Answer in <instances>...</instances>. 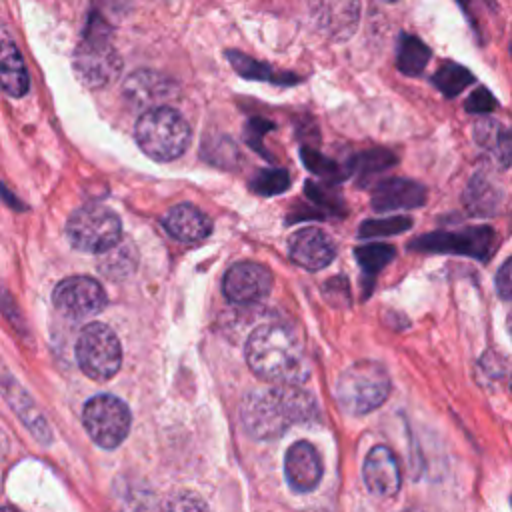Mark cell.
<instances>
[{
  "label": "cell",
  "mask_w": 512,
  "mask_h": 512,
  "mask_svg": "<svg viewBox=\"0 0 512 512\" xmlns=\"http://www.w3.org/2000/svg\"><path fill=\"white\" fill-rule=\"evenodd\" d=\"M316 414L312 394L298 384H276L248 392L240 402V420L246 432L258 440H272L292 424L308 422Z\"/></svg>",
  "instance_id": "cell-1"
},
{
  "label": "cell",
  "mask_w": 512,
  "mask_h": 512,
  "mask_svg": "<svg viewBox=\"0 0 512 512\" xmlns=\"http://www.w3.org/2000/svg\"><path fill=\"white\" fill-rule=\"evenodd\" d=\"M246 362L262 380L298 384L306 374V354L298 332L288 324H262L248 336Z\"/></svg>",
  "instance_id": "cell-2"
},
{
  "label": "cell",
  "mask_w": 512,
  "mask_h": 512,
  "mask_svg": "<svg viewBox=\"0 0 512 512\" xmlns=\"http://www.w3.org/2000/svg\"><path fill=\"white\" fill-rule=\"evenodd\" d=\"M72 66L86 88H102L118 78L122 58L112 44V28L100 14H90L74 50Z\"/></svg>",
  "instance_id": "cell-3"
},
{
  "label": "cell",
  "mask_w": 512,
  "mask_h": 512,
  "mask_svg": "<svg viewBox=\"0 0 512 512\" xmlns=\"http://www.w3.org/2000/svg\"><path fill=\"white\" fill-rule=\"evenodd\" d=\"M136 142L146 156L158 162L180 158L190 144V126L186 118L170 106L144 110L134 130Z\"/></svg>",
  "instance_id": "cell-4"
},
{
  "label": "cell",
  "mask_w": 512,
  "mask_h": 512,
  "mask_svg": "<svg viewBox=\"0 0 512 512\" xmlns=\"http://www.w3.org/2000/svg\"><path fill=\"white\" fill-rule=\"evenodd\" d=\"M390 392V378L382 364L360 360L348 366L336 382L338 404L350 414H366L376 410Z\"/></svg>",
  "instance_id": "cell-5"
},
{
  "label": "cell",
  "mask_w": 512,
  "mask_h": 512,
  "mask_svg": "<svg viewBox=\"0 0 512 512\" xmlns=\"http://www.w3.org/2000/svg\"><path fill=\"white\" fill-rule=\"evenodd\" d=\"M66 236L78 250L104 254L120 242L122 224L110 208L102 204H86L70 214Z\"/></svg>",
  "instance_id": "cell-6"
},
{
  "label": "cell",
  "mask_w": 512,
  "mask_h": 512,
  "mask_svg": "<svg viewBox=\"0 0 512 512\" xmlns=\"http://www.w3.org/2000/svg\"><path fill=\"white\" fill-rule=\"evenodd\" d=\"M76 360L88 378L96 382L110 380L122 364V346L116 332L102 322L84 326L76 340Z\"/></svg>",
  "instance_id": "cell-7"
},
{
  "label": "cell",
  "mask_w": 512,
  "mask_h": 512,
  "mask_svg": "<svg viewBox=\"0 0 512 512\" xmlns=\"http://www.w3.org/2000/svg\"><path fill=\"white\" fill-rule=\"evenodd\" d=\"M82 422L88 436L102 448H116L130 432V410L128 406L112 396L98 394L90 398L82 412Z\"/></svg>",
  "instance_id": "cell-8"
},
{
  "label": "cell",
  "mask_w": 512,
  "mask_h": 512,
  "mask_svg": "<svg viewBox=\"0 0 512 512\" xmlns=\"http://www.w3.org/2000/svg\"><path fill=\"white\" fill-rule=\"evenodd\" d=\"M54 306L68 318L84 320L104 310L108 298L102 284L90 276H70L54 288Z\"/></svg>",
  "instance_id": "cell-9"
},
{
  "label": "cell",
  "mask_w": 512,
  "mask_h": 512,
  "mask_svg": "<svg viewBox=\"0 0 512 512\" xmlns=\"http://www.w3.org/2000/svg\"><path fill=\"white\" fill-rule=\"evenodd\" d=\"M314 26L330 40L344 42L352 38L360 24V0H308Z\"/></svg>",
  "instance_id": "cell-10"
},
{
  "label": "cell",
  "mask_w": 512,
  "mask_h": 512,
  "mask_svg": "<svg viewBox=\"0 0 512 512\" xmlns=\"http://www.w3.org/2000/svg\"><path fill=\"white\" fill-rule=\"evenodd\" d=\"M272 288V274L258 262L232 264L222 280L224 296L240 306L256 304L268 296Z\"/></svg>",
  "instance_id": "cell-11"
},
{
  "label": "cell",
  "mask_w": 512,
  "mask_h": 512,
  "mask_svg": "<svg viewBox=\"0 0 512 512\" xmlns=\"http://www.w3.org/2000/svg\"><path fill=\"white\" fill-rule=\"evenodd\" d=\"M336 246L326 232L308 226L294 232L288 240V256L294 264L306 270H320L332 262Z\"/></svg>",
  "instance_id": "cell-12"
},
{
  "label": "cell",
  "mask_w": 512,
  "mask_h": 512,
  "mask_svg": "<svg viewBox=\"0 0 512 512\" xmlns=\"http://www.w3.org/2000/svg\"><path fill=\"white\" fill-rule=\"evenodd\" d=\"M176 92H178V86L172 78L148 68L134 70L124 80V96L134 106L146 108V110L160 106V102L172 98Z\"/></svg>",
  "instance_id": "cell-13"
},
{
  "label": "cell",
  "mask_w": 512,
  "mask_h": 512,
  "mask_svg": "<svg viewBox=\"0 0 512 512\" xmlns=\"http://www.w3.org/2000/svg\"><path fill=\"white\" fill-rule=\"evenodd\" d=\"M284 470L288 484L298 492L314 490L322 478V462L318 450L306 442L298 440L286 450Z\"/></svg>",
  "instance_id": "cell-14"
},
{
  "label": "cell",
  "mask_w": 512,
  "mask_h": 512,
  "mask_svg": "<svg viewBox=\"0 0 512 512\" xmlns=\"http://www.w3.org/2000/svg\"><path fill=\"white\" fill-rule=\"evenodd\" d=\"M366 488L378 496H394L400 488V466L394 452L388 446H374L364 460Z\"/></svg>",
  "instance_id": "cell-15"
},
{
  "label": "cell",
  "mask_w": 512,
  "mask_h": 512,
  "mask_svg": "<svg viewBox=\"0 0 512 512\" xmlns=\"http://www.w3.org/2000/svg\"><path fill=\"white\" fill-rule=\"evenodd\" d=\"M492 230L490 228H472L462 232H440L430 234L426 238H420L418 246L422 250H438V252H460V254H472V256H486L492 248Z\"/></svg>",
  "instance_id": "cell-16"
},
{
  "label": "cell",
  "mask_w": 512,
  "mask_h": 512,
  "mask_svg": "<svg viewBox=\"0 0 512 512\" xmlns=\"http://www.w3.org/2000/svg\"><path fill=\"white\" fill-rule=\"evenodd\" d=\"M424 202H426L424 186L408 178H388L380 182L372 192V206L378 212L418 208Z\"/></svg>",
  "instance_id": "cell-17"
},
{
  "label": "cell",
  "mask_w": 512,
  "mask_h": 512,
  "mask_svg": "<svg viewBox=\"0 0 512 512\" xmlns=\"http://www.w3.org/2000/svg\"><path fill=\"white\" fill-rule=\"evenodd\" d=\"M162 224L172 238L186 242V244L204 240L212 230L210 218L200 208H196L192 204L172 206L166 212V216L162 218Z\"/></svg>",
  "instance_id": "cell-18"
},
{
  "label": "cell",
  "mask_w": 512,
  "mask_h": 512,
  "mask_svg": "<svg viewBox=\"0 0 512 512\" xmlns=\"http://www.w3.org/2000/svg\"><path fill=\"white\" fill-rule=\"evenodd\" d=\"M474 140L498 166H508L512 162V134L498 120H478L474 124Z\"/></svg>",
  "instance_id": "cell-19"
},
{
  "label": "cell",
  "mask_w": 512,
  "mask_h": 512,
  "mask_svg": "<svg viewBox=\"0 0 512 512\" xmlns=\"http://www.w3.org/2000/svg\"><path fill=\"white\" fill-rule=\"evenodd\" d=\"M0 84L2 90L12 96V98H20L28 92V72L24 66V60L20 56V50L16 48V44L10 42L8 36H4L2 42V58H0Z\"/></svg>",
  "instance_id": "cell-20"
},
{
  "label": "cell",
  "mask_w": 512,
  "mask_h": 512,
  "mask_svg": "<svg viewBox=\"0 0 512 512\" xmlns=\"http://www.w3.org/2000/svg\"><path fill=\"white\" fill-rule=\"evenodd\" d=\"M500 198V188L486 172L474 174L464 190V206L474 216H492L500 206Z\"/></svg>",
  "instance_id": "cell-21"
},
{
  "label": "cell",
  "mask_w": 512,
  "mask_h": 512,
  "mask_svg": "<svg viewBox=\"0 0 512 512\" xmlns=\"http://www.w3.org/2000/svg\"><path fill=\"white\" fill-rule=\"evenodd\" d=\"M226 58L230 60L232 68L242 76V78H248V80H268V82H274V84H298L300 82V76L296 74H290V72H278L274 68H270L268 64L264 62H258L238 50H228L226 52Z\"/></svg>",
  "instance_id": "cell-22"
},
{
  "label": "cell",
  "mask_w": 512,
  "mask_h": 512,
  "mask_svg": "<svg viewBox=\"0 0 512 512\" xmlns=\"http://www.w3.org/2000/svg\"><path fill=\"white\" fill-rule=\"evenodd\" d=\"M430 48L412 34H400L398 38V52H396V66L406 76H418L428 60H430Z\"/></svg>",
  "instance_id": "cell-23"
},
{
  "label": "cell",
  "mask_w": 512,
  "mask_h": 512,
  "mask_svg": "<svg viewBox=\"0 0 512 512\" xmlns=\"http://www.w3.org/2000/svg\"><path fill=\"white\" fill-rule=\"evenodd\" d=\"M472 74L470 70H466L464 66L456 64V62H444L432 76L434 86L448 98L458 96L464 88H468L472 84Z\"/></svg>",
  "instance_id": "cell-24"
},
{
  "label": "cell",
  "mask_w": 512,
  "mask_h": 512,
  "mask_svg": "<svg viewBox=\"0 0 512 512\" xmlns=\"http://www.w3.org/2000/svg\"><path fill=\"white\" fill-rule=\"evenodd\" d=\"M136 266V258H134V250L128 244H116L114 248H110L108 252H104L102 260H100V268L106 276H114V278H122L126 274H130Z\"/></svg>",
  "instance_id": "cell-25"
},
{
  "label": "cell",
  "mask_w": 512,
  "mask_h": 512,
  "mask_svg": "<svg viewBox=\"0 0 512 512\" xmlns=\"http://www.w3.org/2000/svg\"><path fill=\"white\" fill-rule=\"evenodd\" d=\"M394 164H396V156L390 150L372 148V150H366V152H360L358 156H354L350 166L362 178H370L372 174L382 172Z\"/></svg>",
  "instance_id": "cell-26"
},
{
  "label": "cell",
  "mask_w": 512,
  "mask_h": 512,
  "mask_svg": "<svg viewBox=\"0 0 512 512\" xmlns=\"http://www.w3.org/2000/svg\"><path fill=\"white\" fill-rule=\"evenodd\" d=\"M252 190L262 194V196H272V194H280L290 186V176L286 170L280 168H266L254 174L252 182H250Z\"/></svg>",
  "instance_id": "cell-27"
},
{
  "label": "cell",
  "mask_w": 512,
  "mask_h": 512,
  "mask_svg": "<svg viewBox=\"0 0 512 512\" xmlns=\"http://www.w3.org/2000/svg\"><path fill=\"white\" fill-rule=\"evenodd\" d=\"M118 512H156V500L150 490L126 486L118 496Z\"/></svg>",
  "instance_id": "cell-28"
},
{
  "label": "cell",
  "mask_w": 512,
  "mask_h": 512,
  "mask_svg": "<svg viewBox=\"0 0 512 512\" xmlns=\"http://www.w3.org/2000/svg\"><path fill=\"white\" fill-rule=\"evenodd\" d=\"M202 154L206 156L208 162L218 164V166H232L238 160V148L230 138H210L202 146Z\"/></svg>",
  "instance_id": "cell-29"
},
{
  "label": "cell",
  "mask_w": 512,
  "mask_h": 512,
  "mask_svg": "<svg viewBox=\"0 0 512 512\" xmlns=\"http://www.w3.org/2000/svg\"><path fill=\"white\" fill-rule=\"evenodd\" d=\"M300 154H302V162H304V164L308 166V170H312L314 174H320V176L330 178V180H336V178L340 180V178H344L342 168H340L334 160L322 156L320 152H316V150L304 146V148L300 150Z\"/></svg>",
  "instance_id": "cell-30"
},
{
  "label": "cell",
  "mask_w": 512,
  "mask_h": 512,
  "mask_svg": "<svg viewBox=\"0 0 512 512\" xmlns=\"http://www.w3.org/2000/svg\"><path fill=\"white\" fill-rule=\"evenodd\" d=\"M162 512H206V504L198 494L190 490H178L168 496Z\"/></svg>",
  "instance_id": "cell-31"
},
{
  "label": "cell",
  "mask_w": 512,
  "mask_h": 512,
  "mask_svg": "<svg viewBox=\"0 0 512 512\" xmlns=\"http://www.w3.org/2000/svg\"><path fill=\"white\" fill-rule=\"evenodd\" d=\"M272 128H274V124H272L270 120H266V118H262V116H254V118H250V120L246 122L244 138H246V142L250 144V148L258 150L262 156H268L266 150L262 148V136H264L266 132H270Z\"/></svg>",
  "instance_id": "cell-32"
},
{
  "label": "cell",
  "mask_w": 512,
  "mask_h": 512,
  "mask_svg": "<svg viewBox=\"0 0 512 512\" xmlns=\"http://www.w3.org/2000/svg\"><path fill=\"white\" fill-rule=\"evenodd\" d=\"M410 226L408 218H386V220H372L362 224V236H374V234H396L400 230H406Z\"/></svg>",
  "instance_id": "cell-33"
},
{
  "label": "cell",
  "mask_w": 512,
  "mask_h": 512,
  "mask_svg": "<svg viewBox=\"0 0 512 512\" xmlns=\"http://www.w3.org/2000/svg\"><path fill=\"white\" fill-rule=\"evenodd\" d=\"M464 108L472 114H486L496 108V100L486 88H478L468 96V100L464 102Z\"/></svg>",
  "instance_id": "cell-34"
},
{
  "label": "cell",
  "mask_w": 512,
  "mask_h": 512,
  "mask_svg": "<svg viewBox=\"0 0 512 512\" xmlns=\"http://www.w3.org/2000/svg\"><path fill=\"white\" fill-rule=\"evenodd\" d=\"M392 254H394V250L390 246H364L358 250V256L366 268H368V264L380 268L388 258H392Z\"/></svg>",
  "instance_id": "cell-35"
},
{
  "label": "cell",
  "mask_w": 512,
  "mask_h": 512,
  "mask_svg": "<svg viewBox=\"0 0 512 512\" xmlns=\"http://www.w3.org/2000/svg\"><path fill=\"white\" fill-rule=\"evenodd\" d=\"M496 290L500 298L512 300V256L500 266L496 274Z\"/></svg>",
  "instance_id": "cell-36"
},
{
  "label": "cell",
  "mask_w": 512,
  "mask_h": 512,
  "mask_svg": "<svg viewBox=\"0 0 512 512\" xmlns=\"http://www.w3.org/2000/svg\"><path fill=\"white\" fill-rule=\"evenodd\" d=\"M506 328H508V334H510V338H512V312H510L508 318H506Z\"/></svg>",
  "instance_id": "cell-37"
},
{
  "label": "cell",
  "mask_w": 512,
  "mask_h": 512,
  "mask_svg": "<svg viewBox=\"0 0 512 512\" xmlns=\"http://www.w3.org/2000/svg\"><path fill=\"white\" fill-rule=\"evenodd\" d=\"M2 512H18V510H16V508H12V506H4V508H2Z\"/></svg>",
  "instance_id": "cell-38"
},
{
  "label": "cell",
  "mask_w": 512,
  "mask_h": 512,
  "mask_svg": "<svg viewBox=\"0 0 512 512\" xmlns=\"http://www.w3.org/2000/svg\"><path fill=\"white\" fill-rule=\"evenodd\" d=\"M458 2H460V4H462V8L466 10V8H468V2H470V0H458Z\"/></svg>",
  "instance_id": "cell-39"
},
{
  "label": "cell",
  "mask_w": 512,
  "mask_h": 512,
  "mask_svg": "<svg viewBox=\"0 0 512 512\" xmlns=\"http://www.w3.org/2000/svg\"><path fill=\"white\" fill-rule=\"evenodd\" d=\"M406 512H420V510H406Z\"/></svg>",
  "instance_id": "cell-40"
},
{
  "label": "cell",
  "mask_w": 512,
  "mask_h": 512,
  "mask_svg": "<svg viewBox=\"0 0 512 512\" xmlns=\"http://www.w3.org/2000/svg\"><path fill=\"white\" fill-rule=\"evenodd\" d=\"M384 2H396V0H384Z\"/></svg>",
  "instance_id": "cell-41"
},
{
  "label": "cell",
  "mask_w": 512,
  "mask_h": 512,
  "mask_svg": "<svg viewBox=\"0 0 512 512\" xmlns=\"http://www.w3.org/2000/svg\"><path fill=\"white\" fill-rule=\"evenodd\" d=\"M510 386H512V378H510Z\"/></svg>",
  "instance_id": "cell-42"
}]
</instances>
